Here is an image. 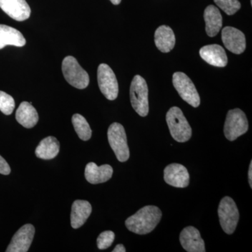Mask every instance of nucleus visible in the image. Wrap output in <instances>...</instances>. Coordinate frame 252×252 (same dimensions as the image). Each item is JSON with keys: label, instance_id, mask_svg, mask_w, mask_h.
<instances>
[{"label": "nucleus", "instance_id": "nucleus-1", "mask_svg": "<svg viewBox=\"0 0 252 252\" xmlns=\"http://www.w3.org/2000/svg\"><path fill=\"white\" fill-rule=\"evenodd\" d=\"M161 217L162 212L158 207L147 205L127 218L125 223L127 229L132 233L138 235L148 234L155 229Z\"/></svg>", "mask_w": 252, "mask_h": 252}, {"label": "nucleus", "instance_id": "nucleus-2", "mask_svg": "<svg viewBox=\"0 0 252 252\" xmlns=\"http://www.w3.org/2000/svg\"><path fill=\"white\" fill-rule=\"evenodd\" d=\"M166 122L170 134L178 142H186L190 140L192 129L183 112L179 107L169 109L166 114Z\"/></svg>", "mask_w": 252, "mask_h": 252}, {"label": "nucleus", "instance_id": "nucleus-3", "mask_svg": "<svg viewBox=\"0 0 252 252\" xmlns=\"http://www.w3.org/2000/svg\"><path fill=\"white\" fill-rule=\"evenodd\" d=\"M149 90L143 77L136 75L131 83L130 102L132 107L140 117H147L149 114Z\"/></svg>", "mask_w": 252, "mask_h": 252}, {"label": "nucleus", "instance_id": "nucleus-4", "mask_svg": "<svg viewBox=\"0 0 252 252\" xmlns=\"http://www.w3.org/2000/svg\"><path fill=\"white\" fill-rule=\"evenodd\" d=\"M62 71L64 79L73 87L84 89L89 86V74L73 56H67L63 60Z\"/></svg>", "mask_w": 252, "mask_h": 252}, {"label": "nucleus", "instance_id": "nucleus-5", "mask_svg": "<svg viewBox=\"0 0 252 252\" xmlns=\"http://www.w3.org/2000/svg\"><path fill=\"white\" fill-rule=\"evenodd\" d=\"M107 136L109 145L118 160L120 162L127 161L130 157V151L124 126L119 123H114L109 126Z\"/></svg>", "mask_w": 252, "mask_h": 252}, {"label": "nucleus", "instance_id": "nucleus-6", "mask_svg": "<svg viewBox=\"0 0 252 252\" xmlns=\"http://www.w3.org/2000/svg\"><path fill=\"white\" fill-rule=\"evenodd\" d=\"M220 226L227 234H233L238 223L239 211L234 200L225 196L220 200L218 208Z\"/></svg>", "mask_w": 252, "mask_h": 252}, {"label": "nucleus", "instance_id": "nucleus-7", "mask_svg": "<svg viewBox=\"0 0 252 252\" xmlns=\"http://www.w3.org/2000/svg\"><path fill=\"white\" fill-rule=\"evenodd\" d=\"M249 124L245 113L240 109H231L228 112L224 124L225 137L234 141L248 132Z\"/></svg>", "mask_w": 252, "mask_h": 252}, {"label": "nucleus", "instance_id": "nucleus-8", "mask_svg": "<svg viewBox=\"0 0 252 252\" xmlns=\"http://www.w3.org/2000/svg\"><path fill=\"white\" fill-rule=\"evenodd\" d=\"M174 87L180 97L192 107H199L200 98L193 81L183 72H175L172 77Z\"/></svg>", "mask_w": 252, "mask_h": 252}, {"label": "nucleus", "instance_id": "nucleus-9", "mask_svg": "<svg viewBox=\"0 0 252 252\" xmlns=\"http://www.w3.org/2000/svg\"><path fill=\"white\" fill-rule=\"evenodd\" d=\"M97 82L106 98L114 100L119 94V84L115 74L108 64H100L97 69Z\"/></svg>", "mask_w": 252, "mask_h": 252}, {"label": "nucleus", "instance_id": "nucleus-10", "mask_svg": "<svg viewBox=\"0 0 252 252\" xmlns=\"http://www.w3.org/2000/svg\"><path fill=\"white\" fill-rule=\"evenodd\" d=\"M35 229L32 224L23 225L15 233L6 252H26L31 248V244L34 238Z\"/></svg>", "mask_w": 252, "mask_h": 252}, {"label": "nucleus", "instance_id": "nucleus-11", "mask_svg": "<svg viewBox=\"0 0 252 252\" xmlns=\"http://www.w3.org/2000/svg\"><path fill=\"white\" fill-rule=\"evenodd\" d=\"M221 39L228 51L235 54H243L246 49V39L243 32L233 27L222 30Z\"/></svg>", "mask_w": 252, "mask_h": 252}, {"label": "nucleus", "instance_id": "nucleus-12", "mask_svg": "<svg viewBox=\"0 0 252 252\" xmlns=\"http://www.w3.org/2000/svg\"><path fill=\"white\" fill-rule=\"evenodd\" d=\"M189 179L187 167L181 164H170L164 170V180L167 185L172 187L186 188L189 185Z\"/></svg>", "mask_w": 252, "mask_h": 252}, {"label": "nucleus", "instance_id": "nucleus-13", "mask_svg": "<svg viewBox=\"0 0 252 252\" xmlns=\"http://www.w3.org/2000/svg\"><path fill=\"white\" fill-rule=\"evenodd\" d=\"M0 8L17 21H26L31 14V7L26 0H0Z\"/></svg>", "mask_w": 252, "mask_h": 252}, {"label": "nucleus", "instance_id": "nucleus-14", "mask_svg": "<svg viewBox=\"0 0 252 252\" xmlns=\"http://www.w3.org/2000/svg\"><path fill=\"white\" fill-rule=\"evenodd\" d=\"M181 245L188 252H205V242L200 232L193 226L186 227L181 232Z\"/></svg>", "mask_w": 252, "mask_h": 252}, {"label": "nucleus", "instance_id": "nucleus-15", "mask_svg": "<svg viewBox=\"0 0 252 252\" xmlns=\"http://www.w3.org/2000/svg\"><path fill=\"white\" fill-rule=\"evenodd\" d=\"M200 56L205 62L215 67H224L228 64L225 50L218 44L203 46L200 50Z\"/></svg>", "mask_w": 252, "mask_h": 252}, {"label": "nucleus", "instance_id": "nucleus-16", "mask_svg": "<svg viewBox=\"0 0 252 252\" xmlns=\"http://www.w3.org/2000/svg\"><path fill=\"white\" fill-rule=\"evenodd\" d=\"M113 168L109 165H102L97 166L94 162H91L86 165L85 168L86 180L92 184L104 183L112 178Z\"/></svg>", "mask_w": 252, "mask_h": 252}, {"label": "nucleus", "instance_id": "nucleus-17", "mask_svg": "<svg viewBox=\"0 0 252 252\" xmlns=\"http://www.w3.org/2000/svg\"><path fill=\"white\" fill-rule=\"evenodd\" d=\"M92 212V207L86 200H75L72 204L71 212V225L74 229L80 228L86 223Z\"/></svg>", "mask_w": 252, "mask_h": 252}, {"label": "nucleus", "instance_id": "nucleus-18", "mask_svg": "<svg viewBox=\"0 0 252 252\" xmlns=\"http://www.w3.org/2000/svg\"><path fill=\"white\" fill-rule=\"evenodd\" d=\"M26 44V39L21 32L6 25L0 24V49L8 45L22 47Z\"/></svg>", "mask_w": 252, "mask_h": 252}, {"label": "nucleus", "instance_id": "nucleus-19", "mask_svg": "<svg viewBox=\"0 0 252 252\" xmlns=\"http://www.w3.org/2000/svg\"><path fill=\"white\" fill-rule=\"evenodd\" d=\"M207 35L213 37L218 34L222 27V16L220 10L214 5L207 6L204 11Z\"/></svg>", "mask_w": 252, "mask_h": 252}, {"label": "nucleus", "instance_id": "nucleus-20", "mask_svg": "<svg viewBox=\"0 0 252 252\" xmlns=\"http://www.w3.org/2000/svg\"><path fill=\"white\" fill-rule=\"evenodd\" d=\"M16 121L26 128H32L37 124L39 115L31 102H23L16 113Z\"/></svg>", "mask_w": 252, "mask_h": 252}, {"label": "nucleus", "instance_id": "nucleus-21", "mask_svg": "<svg viewBox=\"0 0 252 252\" xmlns=\"http://www.w3.org/2000/svg\"><path fill=\"white\" fill-rule=\"evenodd\" d=\"M155 44L159 51L168 53L175 45V36L171 28L161 26L158 28L155 32Z\"/></svg>", "mask_w": 252, "mask_h": 252}, {"label": "nucleus", "instance_id": "nucleus-22", "mask_svg": "<svg viewBox=\"0 0 252 252\" xmlns=\"http://www.w3.org/2000/svg\"><path fill=\"white\" fill-rule=\"evenodd\" d=\"M60 151V143L56 137L49 136L43 139L36 147V157L44 160H51L57 157Z\"/></svg>", "mask_w": 252, "mask_h": 252}, {"label": "nucleus", "instance_id": "nucleus-23", "mask_svg": "<svg viewBox=\"0 0 252 252\" xmlns=\"http://www.w3.org/2000/svg\"><path fill=\"white\" fill-rule=\"evenodd\" d=\"M72 122L79 138L84 141L90 140L92 130L85 118L81 114H75L72 116Z\"/></svg>", "mask_w": 252, "mask_h": 252}, {"label": "nucleus", "instance_id": "nucleus-24", "mask_svg": "<svg viewBox=\"0 0 252 252\" xmlns=\"http://www.w3.org/2000/svg\"><path fill=\"white\" fill-rule=\"evenodd\" d=\"M217 6L220 8L227 15L235 14L241 7L238 0H214Z\"/></svg>", "mask_w": 252, "mask_h": 252}, {"label": "nucleus", "instance_id": "nucleus-25", "mask_svg": "<svg viewBox=\"0 0 252 252\" xmlns=\"http://www.w3.org/2000/svg\"><path fill=\"white\" fill-rule=\"evenodd\" d=\"M15 101L10 94L0 91V111L5 115H10L14 112Z\"/></svg>", "mask_w": 252, "mask_h": 252}, {"label": "nucleus", "instance_id": "nucleus-26", "mask_svg": "<svg viewBox=\"0 0 252 252\" xmlns=\"http://www.w3.org/2000/svg\"><path fill=\"white\" fill-rule=\"evenodd\" d=\"M115 239V234L111 230H106L99 234L97 239V248L99 250H106L109 248Z\"/></svg>", "mask_w": 252, "mask_h": 252}, {"label": "nucleus", "instance_id": "nucleus-27", "mask_svg": "<svg viewBox=\"0 0 252 252\" xmlns=\"http://www.w3.org/2000/svg\"><path fill=\"white\" fill-rule=\"evenodd\" d=\"M11 172L9 164L4 160V158L0 156V174L1 175H8Z\"/></svg>", "mask_w": 252, "mask_h": 252}, {"label": "nucleus", "instance_id": "nucleus-28", "mask_svg": "<svg viewBox=\"0 0 252 252\" xmlns=\"http://www.w3.org/2000/svg\"><path fill=\"white\" fill-rule=\"evenodd\" d=\"M113 252H126V248H124V245H122V244H119V245H117L116 246V248H114V250H113Z\"/></svg>", "mask_w": 252, "mask_h": 252}, {"label": "nucleus", "instance_id": "nucleus-29", "mask_svg": "<svg viewBox=\"0 0 252 252\" xmlns=\"http://www.w3.org/2000/svg\"><path fill=\"white\" fill-rule=\"evenodd\" d=\"M249 182H250V187H252V160L250 162V169H249Z\"/></svg>", "mask_w": 252, "mask_h": 252}, {"label": "nucleus", "instance_id": "nucleus-30", "mask_svg": "<svg viewBox=\"0 0 252 252\" xmlns=\"http://www.w3.org/2000/svg\"><path fill=\"white\" fill-rule=\"evenodd\" d=\"M110 1H112L113 4L118 5L120 4L121 1H122V0H110Z\"/></svg>", "mask_w": 252, "mask_h": 252}]
</instances>
